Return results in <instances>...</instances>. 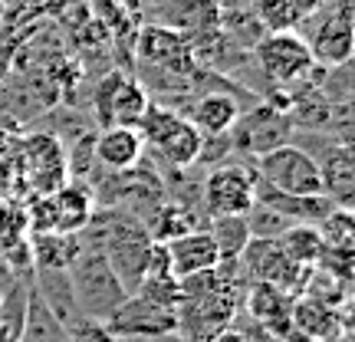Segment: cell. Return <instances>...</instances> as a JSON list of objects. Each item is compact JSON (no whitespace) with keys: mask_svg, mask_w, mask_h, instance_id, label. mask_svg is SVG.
<instances>
[{"mask_svg":"<svg viewBox=\"0 0 355 342\" xmlns=\"http://www.w3.org/2000/svg\"><path fill=\"white\" fill-rule=\"evenodd\" d=\"M66 277H69L73 296H76L79 309L89 323H105L115 313V306L128 296L125 287L115 277V270L105 260V254H102V247H96V243L83 241V250L66 266Z\"/></svg>","mask_w":355,"mask_h":342,"instance_id":"6da1fadb","label":"cell"},{"mask_svg":"<svg viewBox=\"0 0 355 342\" xmlns=\"http://www.w3.org/2000/svg\"><path fill=\"white\" fill-rule=\"evenodd\" d=\"M254 66L270 79L273 89H300V86H319V66L309 53L306 37L296 30H283V33H263L254 50Z\"/></svg>","mask_w":355,"mask_h":342,"instance_id":"7a4b0ae2","label":"cell"},{"mask_svg":"<svg viewBox=\"0 0 355 342\" xmlns=\"http://www.w3.org/2000/svg\"><path fill=\"white\" fill-rule=\"evenodd\" d=\"M139 132L145 145H152V152L171 168L198 165L204 135L181 112H171L165 105H148L139 122Z\"/></svg>","mask_w":355,"mask_h":342,"instance_id":"3957f363","label":"cell"},{"mask_svg":"<svg viewBox=\"0 0 355 342\" xmlns=\"http://www.w3.org/2000/svg\"><path fill=\"white\" fill-rule=\"evenodd\" d=\"M254 171L260 181L283 194H322V175H319L316 155L303 145H277L270 152L257 155Z\"/></svg>","mask_w":355,"mask_h":342,"instance_id":"277c9868","label":"cell"},{"mask_svg":"<svg viewBox=\"0 0 355 342\" xmlns=\"http://www.w3.org/2000/svg\"><path fill=\"white\" fill-rule=\"evenodd\" d=\"M257 204V171L241 162H220L201 181V207L207 217L247 214Z\"/></svg>","mask_w":355,"mask_h":342,"instance_id":"5b68a950","label":"cell"},{"mask_svg":"<svg viewBox=\"0 0 355 342\" xmlns=\"http://www.w3.org/2000/svg\"><path fill=\"white\" fill-rule=\"evenodd\" d=\"M241 266L247 280L270 283V287L290 293V296H300L306 277H309V266L293 264L290 257L279 250V243L273 237H250L241 254Z\"/></svg>","mask_w":355,"mask_h":342,"instance_id":"8992f818","label":"cell"},{"mask_svg":"<svg viewBox=\"0 0 355 342\" xmlns=\"http://www.w3.org/2000/svg\"><path fill=\"white\" fill-rule=\"evenodd\" d=\"M92 105L99 115V126H132L139 128L148 102V89L139 79H132L128 73H109L102 76L92 89Z\"/></svg>","mask_w":355,"mask_h":342,"instance_id":"52a82bcc","label":"cell"},{"mask_svg":"<svg viewBox=\"0 0 355 342\" xmlns=\"http://www.w3.org/2000/svg\"><path fill=\"white\" fill-rule=\"evenodd\" d=\"M290 132H293L290 115L277 109L273 102L257 99L250 105V112L237 115V122L230 128V142H234V148H243V152H250V158H257V155L270 152L277 145H286Z\"/></svg>","mask_w":355,"mask_h":342,"instance_id":"ba28073f","label":"cell"},{"mask_svg":"<svg viewBox=\"0 0 355 342\" xmlns=\"http://www.w3.org/2000/svg\"><path fill=\"white\" fill-rule=\"evenodd\" d=\"M102 326L112 332L115 339H152V336H168V332H178V309L155 306V303H148V300H141L139 293H128Z\"/></svg>","mask_w":355,"mask_h":342,"instance_id":"9c48e42d","label":"cell"},{"mask_svg":"<svg viewBox=\"0 0 355 342\" xmlns=\"http://www.w3.org/2000/svg\"><path fill=\"white\" fill-rule=\"evenodd\" d=\"M132 50L139 56V66H152V69H168V73H181V76H191L198 63L191 56L188 40L168 30V26L158 24H141L135 30V43Z\"/></svg>","mask_w":355,"mask_h":342,"instance_id":"30bf717a","label":"cell"},{"mask_svg":"<svg viewBox=\"0 0 355 342\" xmlns=\"http://www.w3.org/2000/svg\"><path fill=\"white\" fill-rule=\"evenodd\" d=\"M145 24L168 26L184 40H194L220 26V3L217 0H158L148 7Z\"/></svg>","mask_w":355,"mask_h":342,"instance_id":"8fae6325","label":"cell"},{"mask_svg":"<svg viewBox=\"0 0 355 342\" xmlns=\"http://www.w3.org/2000/svg\"><path fill=\"white\" fill-rule=\"evenodd\" d=\"M309 20H316V30L306 40L316 66L332 69V66L349 63V60H352V50H355V37H352L355 20L336 17V13H329V10H319L316 17H309Z\"/></svg>","mask_w":355,"mask_h":342,"instance_id":"7c38bea8","label":"cell"},{"mask_svg":"<svg viewBox=\"0 0 355 342\" xmlns=\"http://www.w3.org/2000/svg\"><path fill=\"white\" fill-rule=\"evenodd\" d=\"M92 155L105 171H125L135 168L145 155V139L132 126H105L92 142Z\"/></svg>","mask_w":355,"mask_h":342,"instance_id":"4fadbf2b","label":"cell"},{"mask_svg":"<svg viewBox=\"0 0 355 342\" xmlns=\"http://www.w3.org/2000/svg\"><path fill=\"white\" fill-rule=\"evenodd\" d=\"M243 290H247V309H250V316H254L270 336L290 339L293 336V323H290L293 296L290 293L277 290V287H270V283H257V280H250Z\"/></svg>","mask_w":355,"mask_h":342,"instance_id":"5bb4252c","label":"cell"},{"mask_svg":"<svg viewBox=\"0 0 355 342\" xmlns=\"http://www.w3.org/2000/svg\"><path fill=\"white\" fill-rule=\"evenodd\" d=\"M201 135H224L234 128L237 115H241V92H224V89H211L191 102L188 112H181Z\"/></svg>","mask_w":355,"mask_h":342,"instance_id":"9a60e30c","label":"cell"},{"mask_svg":"<svg viewBox=\"0 0 355 342\" xmlns=\"http://www.w3.org/2000/svg\"><path fill=\"white\" fill-rule=\"evenodd\" d=\"M168 264L175 277H188V273H201V270H214L220 264L214 237L207 234V228H194L188 234H181L175 241L165 243Z\"/></svg>","mask_w":355,"mask_h":342,"instance_id":"2e32d148","label":"cell"},{"mask_svg":"<svg viewBox=\"0 0 355 342\" xmlns=\"http://www.w3.org/2000/svg\"><path fill=\"white\" fill-rule=\"evenodd\" d=\"M319 175H322V194L336 201L339 207H352V188H355V155L349 142H329L326 145V158L319 162Z\"/></svg>","mask_w":355,"mask_h":342,"instance_id":"e0dca14e","label":"cell"},{"mask_svg":"<svg viewBox=\"0 0 355 342\" xmlns=\"http://www.w3.org/2000/svg\"><path fill=\"white\" fill-rule=\"evenodd\" d=\"M290 323H293V332L303 336V342H332L345 330L339 309L319 303L313 296H293Z\"/></svg>","mask_w":355,"mask_h":342,"instance_id":"ac0fdd59","label":"cell"},{"mask_svg":"<svg viewBox=\"0 0 355 342\" xmlns=\"http://www.w3.org/2000/svg\"><path fill=\"white\" fill-rule=\"evenodd\" d=\"M53 204H56V230L83 234L89 217L96 214V191L83 181H66L53 191Z\"/></svg>","mask_w":355,"mask_h":342,"instance_id":"d6986e66","label":"cell"},{"mask_svg":"<svg viewBox=\"0 0 355 342\" xmlns=\"http://www.w3.org/2000/svg\"><path fill=\"white\" fill-rule=\"evenodd\" d=\"M20 342H73V332L66 330L60 319L50 313V306L40 300V293L30 283V303H26V319Z\"/></svg>","mask_w":355,"mask_h":342,"instance_id":"ffe728a7","label":"cell"},{"mask_svg":"<svg viewBox=\"0 0 355 342\" xmlns=\"http://www.w3.org/2000/svg\"><path fill=\"white\" fill-rule=\"evenodd\" d=\"M207 234L214 237L220 260H241L243 247L250 241V228H247V217L243 214L207 217Z\"/></svg>","mask_w":355,"mask_h":342,"instance_id":"44dd1931","label":"cell"},{"mask_svg":"<svg viewBox=\"0 0 355 342\" xmlns=\"http://www.w3.org/2000/svg\"><path fill=\"white\" fill-rule=\"evenodd\" d=\"M273 241L279 243V250L290 257L293 264L300 266H316L319 257H322V237H319L316 224H290Z\"/></svg>","mask_w":355,"mask_h":342,"instance_id":"7402d4cb","label":"cell"},{"mask_svg":"<svg viewBox=\"0 0 355 342\" xmlns=\"http://www.w3.org/2000/svg\"><path fill=\"white\" fill-rule=\"evenodd\" d=\"M198 228V221H194V211H188V207H181L178 201H162L158 207H155V214L145 221V230H148V237H152L155 243H168L175 241V237H181V234H188V230Z\"/></svg>","mask_w":355,"mask_h":342,"instance_id":"603a6c76","label":"cell"},{"mask_svg":"<svg viewBox=\"0 0 355 342\" xmlns=\"http://www.w3.org/2000/svg\"><path fill=\"white\" fill-rule=\"evenodd\" d=\"M322 247L326 250H352V237H355V221H352V207H336L329 217H322L316 224Z\"/></svg>","mask_w":355,"mask_h":342,"instance_id":"cb8c5ba5","label":"cell"},{"mask_svg":"<svg viewBox=\"0 0 355 342\" xmlns=\"http://www.w3.org/2000/svg\"><path fill=\"white\" fill-rule=\"evenodd\" d=\"M135 293L155 306H165V309H178L181 306V287H178L175 273H155V277L148 273V277H141Z\"/></svg>","mask_w":355,"mask_h":342,"instance_id":"d4e9b609","label":"cell"},{"mask_svg":"<svg viewBox=\"0 0 355 342\" xmlns=\"http://www.w3.org/2000/svg\"><path fill=\"white\" fill-rule=\"evenodd\" d=\"M24 217H26L30 237L56 230V204H53V194H33L24 207Z\"/></svg>","mask_w":355,"mask_h":342,"instance_id":"484cf974","label":"cell"},{"mask_svg":"<svg viewBox=\"0 0 355 342\" xmlns=\"http://www.w3.org/2000/svg\"><path fill=\"white\" fill-rule=\"evenodd\" d=\"M243 217H247L250 237H279L283 230L290 228V221H286V217H279L277 211H270V207H263V204H254Z\"/></svg>","mask_w":355,"mask_h":342,"instance_id":"4316f807","label":"cell"},{"mask_svg":"<svg viewBox=\"0 0 355 342\" xmlns=\"http://www.w3.org/2000/svg\"><path fill=\"white\" fill-rule=\"evenodd\" d=\"M73 342H122V339H115L102 323H86L83 330L73 332Z\"/></svg>","mask_w":355,"mask_h":342,"instance_id":"83f0119b","label":"cell"},{"mask_svg":"<svg viewBox=\"0 0 355 342\" xmlns=\"http://www.w3.org/2000/svg\"><path fill=\"white\" fill-rule=\"evenodd\" d=\"M286 7L300 17V24H309V17H316L319 13L322 0H286Z\"/></svg>","mask_w":355,"mask_h":342,"instance_id":"f1b7e54d","label":"cell"},{"mask_svg":"<svg viewBox=\"0 0 355 342\" xmlns=\"http://www.w3.org/2000/svg\"><path fill=\"white\" fill-rule=\"evenodd\" d=\"M0 7H3V13H17L20 10V0H0Z\"/></svg>","mask_w":355,"mask_h":342,"instance_id":"f546056e","label":"cell"},{"mask_svg":"<svg viewBox=\"0 0 355 342\" xmlns=\"http://www.w3.org/2000/svg\"><path fill=\"white\" fill-rule=\"evenodd\" d=\"M0 342H20V339H17V336H13V332L7 330L3 323H0Z\"/></svg>","mask_w":355,"mask_h":342,"instance_id":"4dcf8cb0","label":"cell"},{"mask_svg":"<svg viewBox=\"0 0 355 342\" xmlns=\"http://www.w3.org/2000/svg\"><path fill=\"white\" fill-rule=\"evenodd\" d=\"M0 250H3V247H0Z\"/></svg>","mask_w":355,"mask_h":342,"instance_id":"1f68e13d","label":"cell"}]
</instances>
